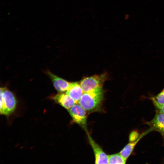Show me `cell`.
Wrapping results in <instances>:
<instances>
[{"label": "cell", "instance_id": "1", "mask_svg": "<svg viewBox=\"0 0 164 164\" xmlns=\"http://www.w3.org/2000/svg\"><path fill=\"white\" fill-rule=\"evenodd\" d=\"M104 95V91L102 87L84 92L78 103L86 111H94L100 107Z\"/></svg>", "mask_w": 164, "mask_h": 164}, {"label": "cell", "instance_id": "2", "mask_svg": "<svg viewBox=\"0 0 164 164\" xmlns=\"http://www.w3.org/2000/svg\"><path fill=\"white\" fill-rule=\"evenodd\" d=\"M17 100L14 94L5 87L0 88V112L1 114L8 115L16 108Z\"/></svg>", "mask_w": 164, "mask_h": 164}, {"label": "cell", "instance_id": "3", "mask_svg": "<svg viewBox=\"0 0 164 164\" xmlns=\"http://www.w3.org/2000/svg\"><path fill=\"white\" fill-rule=\"evenodd\" d=\"M108 77L106 73L95 75L84 78L81 80L80 84L84 92H88L102 87Z\"/></svg>", "mask_w": 164, "mask_h": 164}, {"label": "cell", "instance_id": "4", "mask_svg": "<svg viewBox=\"0 0 164 164\" xmlns=\"http://www.w3.org/2000/svg\"><path fill=\"white\" fill-rule=\"evenodd\" d=\"M67 110L73 121L87 131L86 111L77 103Z\"/></svg>", "mask_w": 164, "mask_h": 164}, {"label": "cell", "instance_id": "5", "mask_svg": "<svg viewBox=\"0 0 164 164\" xmlns=\"http://www.w3.org/2000/svg\"><path fill=\"white\" fill-rule=\"evenodd\" d=\"M89 142L94 153L96 164H108V155L88 134Z\"/></svg>", "mask_w": 164, "mask_h": 164}, {"label": "cell", "instance_id": "6", "mask_svg": "<svg viewBox=\"0 0 164 164\" xmlns=\"http://www.w3.org/2000/svg\"><path fill=\"white\" fill-rule=\"evenodd\" d=\"M46 73L51 79L55 88L58 91L63 92L67 91L69 88L72 82L57 76L50 71H47Z\"/></svg>", "mask_w": 164, "mask_h": 164}, {"label": "cell", "instance_id": "7", "mask_svg": "<svg viewBox=\"0 0 164 164\" xmlns=\"http://www.w3.org/2000/svg\"><path fill=\"white\" fill-rule=\"evenodd\" d=\"M51 99L67 110L77 103L67 93L60 92L51 97Z\"/></svg>", "mask_w": 164, "mask_h": 164}, {"label": "cell", "instance_id": "8", "mask_svg": "<svg viewBox=\"0 0 164 164\" xmlns=\"http://www.w3.org/2000/svg\"><path fill=\"white\" fill-rule=\"evenodd\" d=\"M152 130L160 133L164 136V113L157 111L153 118L146 122Z\"/></svg>", "mask_w": 164, "mask_h": 164}, {"label": "cell", "instance_id": "9", "mask_svg": "<svg viewBox=\"0 0 164 164\" xmlns=\"http://www.w3.org/2000/svg\"><path fill=\"white\" fill-rule=\"evenodd\" d=\"M66 93L77 103L80 99L84 92L80 84L77 82H72Z\"/></svg>", "mask_w": 164, "mask_h": 164}, {"label": "cell", "instance_id": "10", "mask_svg": "<svg viewBox=\"0 0 164 164\" xmlns=\"http://www.w3.org/2000/svg\"><path fill=\"white\" fill-rule=\"evenodd\" d=\"M152 130L151 129L148 130L141 135L136 140L133 142H130L126 145L121 150L119 153V154L126 161L128 158L132 153L135 146L138 142L143 137Z\"/></svg>", "mask_w": 164, "mask_h": 164}, {"label": "cell", "instance_id": "11", "mask_svg": "<svg viewBox=\"0 0 164 164\" xmlns=\"http://www.w3.org/2000/svg\"><path fill=\"white\" fill-rule=\"evenodd\" d=\"M108 164H125L126 160L119 153L108 155Z\"/></svg>", "mask_w": 164, "mask_h": 164}, {"label": "cell", "instance_id": "12", "mask_svg": "<svg viewBox=\"0 0 164 164\" xmlns=\"http://www.w3.org/2000/svg\"><path fill=\"white\" fill-rule=\"evenodd\" d=\"M153 103L162 105L164 104V88L156 96L150 98Z\"/></svg>", "mask_w": 164, "mask_h": 164}, {"label": "cell", "instance_id": "13", "mask_svg": "<svg viewBox=\"0 0 164 164\" xmlns=\"http://www.w3.org/2000/svg\"><path fill=\"white\" fill-rule=\"evenodd\" d=\"M138 133L136 131H134L129 135V139L130 142H133L139 138Z\"/></svg>", "mask_w": 164, "mask_h": 164}, {"label": "cell", "instance_id": "14", "mask_svg": "<svg viewBox=\"0 0 164 164\" xmlns=\"http://www.w3.org/2000/svg\"><path fill=\"white\" fill-rule=\"evenodd\" d=\"M158 112L164 113V104L160 105L156 103H153Z\"/></svg>", "mask_w": 164, "mask_h": 164}]
</instances>
